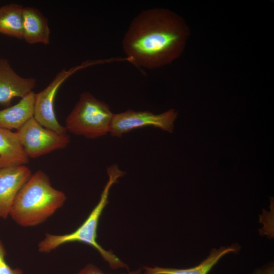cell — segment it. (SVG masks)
Here are the masks:
<instances>
[{
  "mask_svg": "<svg viewBox=\"0 0 274 274\" xmlns=\"http://www.w3.org/2000/svg\"><path fill=\"white\" fill-rule=\"evenodd\" d=\"M178 112L174 109L159 114L148 111H136L128 110L114 114L109 129L112 136L121 137L133 129L152 126L172 133Z\"/></svg>",
  "mask_w": 274,
  "mask_h": 274,
  "instance_id": "7",
  "label": "cell"
},
{
  "mask_svg": "<svg viewBox=\"0 0 274 274\" xmlns=\"http://www.w3.org/2000/svg\"><path fill=\"white\" fill-rule=\"evenodd\" d=\"M16 132L28 158H37L65 148L70 142L67 133L59 134L46 128L33 117Z\"/></svg>",
  "mask_w": 274,
  "mask_h": 274,
  "instance_id": "6",
  "label": "cell"
},
{
  "mask_svg": "<svg viewBox=\"0 0 274 274\" xmlns=\"http://www.w3.org/2000/svg\"><path fill=\"white\" fill-rule=\"evenodd\" d=\"M36 83L34 78L18 75L7 59L0 58V104L8 106L13 98L24 97L33 91Z\"/></svg>",
  "mask_w": 274,
  "mask_h": 274,
  "instance_id": "9",
  "label": "cell"
},
{
  "mask_svg": "<svg viewBox=\"0 0 274 274\" xmlns=\"http://www.w3.org/2000/svg\"><path fill=\"white\" fill-rule=\"evenodd\" d=\"M114 114L105 102L84 92L66 117L65 127L67 131L87 139L102 137L109 132Z\"/></svg>",
  "mask_w": 274,
  "mask_h": 274,
  "instance_id": "4",
  "label": "cell"
},
{
  "mask_svg": "<svg viewBox=\"0 0 274 274\" xmlns=\"http://www.w3.org/2000/svg\"><path fill=\"white\" fill-rule=\"evenodd\" d=\"M31 175L25 165L0 168V218L9 215L18 192Z\"/></svg>",
  "mask_w": 274,
  "mask_h": 274,
  "instance_id": "8",
  "label": "cell"
},
{
  "mask_svg": "<svg viewBox=\"0 0 274 274\" xmlns=\"http://www.w3.org/2000/svg\"><path fill=\"white\" fill-rule=\"evenodd\" d=\"M108 174L109 179L101 193L99 201L84 222L76 230L68 234H46L44 239L39 243V252L49 253L65 244L78 242L90 245L96 249L112 269H128V266L112 251L105 250L97 242L99 220L108 203L110 188L117 179L124 175V172L119 170L116 165H113L108 168Z\"/></svg>",
  "mask_w": 274,
  "mask_h": 274,
  "instance_id": "3",
  "label": "cell"
},
{
  "mask_svg": "<svg viewBox=\"0 0 274 274\" xmlns=\"http://www.w3.org/2000/svg\"><path fill=\"white\" fill-rule=\"evenodd\" d=\"M258 274H272V271H271V270H270V272H269L268 269V270H266L265 271H260Z\"/></svg>",
  "mask_w": 274,
  "mask_h": 274,
  "instance_id": "17",
  "label": "cell"
},
{
  "mask_svg": "<svg viewBox=\"0 0 274 274\" xmlns=\"http://www.w3.org/2000/svg\"><path fill=\"white\" fill-rule=\"evenodd\" d=\"M28 161L16 132L0 127V168L25 165Z\"/></svg>",
  "mask_w": 274,
  "mask_h": 274,
  "instance_id": "12",
  "label": "cell"
},
{
  "mask_svg": "<svg viewBox=\"0 0 274 274\" xmlns=\"http://www.w3.org/2000/svg\"><path fill=\"white\" fill-rule=\"evenodd\" d=\"M237 251L238 250L236 246L214 249L206 259L194 267L183 269L158 266L145 267L144 274H208L223 256Z\"/></svg>",
  "mask_w": 274,
  "mask_h": 274,
  "instance_id": "13",
  "label": "cell"
},
{
  "mask_svg": "<svg viewBox=\"0 0 274 274\" xmlns=\"http://www.w3.org/2000/svg\"><path fill=\"white\" fill-rule=\"evenodd\" d=\"M187 35L182 19L169 10L141 11L130 22L122 41L129 62L154 69L170 63L181 53Z\"/></svg>",
  "mask_w": 274,
  "mask_h": 274,
  "instance_id": "1",
  "label": "cell"
},
{
  "mask_svg": "<svg viewBox=\"0 0 274 274\" xmlns=\"http://www.w3.org/2000/svg\"><path fill=\"white\" fill-rule=\"evenodd\" d=\"M24 7L11 3L0 7V33L23 40Z\"/></svg>",
  "mask_w": 274,
  "mask_h": 274,
  "instance_id": "14",
  "label": "cell"
},
{
  "mask_svg": "<svg viewBox=\"0 0 274 274\" xmlns=\"http://www.w3.org/2000/svg\"><path fill=\"white\" fill-rule=\"evenodd\" d=\"M50 31L47 19L36 8L24 7L23 40L29 44L48 45Z\"/></svg>",
  "mask_w": 274,
  "mask_h": 274,
  "instance_id": "10",
  "label": "cell"
},
{
  "mask_svg": "<svg viewBox=\"0 0 274 274\" xmlns=\"http://www.w3.org/2000/svg\"><path fill=\"white\" fill-rule=\"evenodd\" d=\"M6 251L0 239V274H23L21 268H12L6 260Z\"/></svg>",
  "mask_w": 274,
  "mask_h": 274,
  "instance_id": "15",
  "label": "cell"
},
{
  "mask_svg": "<svg viewBox=\"0 0 274 274\" xmlns=\"http://www.w3.org/2000/svg\"><path fill=\"white\" fill-rule=\"evenodd\" d=\"M108 62V59L88 60L68 70L64 68L58 72L46 88L36 93L33 117L43 127L59 134H66V129L58 122L54 109V100L58 90L64 82L77 71Z\"/></svg>",
  "mask_w": 274,
  "mask_h": 274,
  "instance_id": "5",
  "label": "cell"
},
{
  "mask_svg": "<svg viewBox=\"0 0 274 274\" xmlns=\"http://www.w3.org/2000/svg\"><path fill=\"white\" fill-rule=\"evenodd\" d=\"M66 199L63 192L52 186L48 176L38 170L18 192L9 216L21 226H36L54 214Z\"/></svg>",
  "mask_w": 274,
  "mask_h": 274,
  "instance_id": "2",
  "label": "cell"
},
{
  "mask_svg": "<svg viewBox=\"0 0 274 274\" xmlns=\"http://www.w3.org/2000/svg\"><path fill=\"white\" fill-rule=\"evenodd\" d=\"M35 96L32 91L16 105L0 110V127L17 130L33 117Z\"/></svg>",
  "mask_w": 274,
  "mask_h": 274,
  "instance_id": "11",
  "label": "cell"
},
{
  "mask_svg": "<svg viewBox=\"0 0 274 274\" xmlns=\"http://www.w3.org/2000/svg\"><path fill=\"white\" fill-rule=\"evenodd\" d=\"M141 270L140 269L129 271L126 273L121 274H141ZM75 274H107L104 272L97 267L92 264H88L84 268L81 269L78 272Z\"/></svg>",
  "mask_w": 274,
  "mask_h": 274,
  "instance_id": "16",
  "label": "cell"
}]
</instances>
